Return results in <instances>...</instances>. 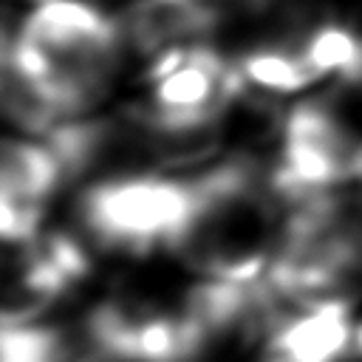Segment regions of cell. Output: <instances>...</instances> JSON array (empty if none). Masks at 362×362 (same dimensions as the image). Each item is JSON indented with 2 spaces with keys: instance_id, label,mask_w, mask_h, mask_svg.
Returning a JSON list of instances; mask_svg holds the SVG:
<instances>
[{
  "instance_id": "cell-1",
  "label": "cell",
  "mask_w": 362,
  "mask_h": 362,
  "mask_svg": "<svg viewBox=\"0 0 362 362\" xmlns=\"http://www.w3.org/2000/svg\"><path fill=\"white\" fill-rule=\"evenodd\" d=\"M124 51L122 25L90 0L40 3L3 37V57L28 74L62 119H82L113 93Z\"/></svg>"
},
{
  "instance_id": "cell-2",
  "label": "cell",
  "mask_w": 362,
  "mask_h": 362,
  "mask_svg": "<svg viewBox=\"0 0 362 362\" xmlns=\"http://www.w3.org/2000/svg\"><path fill=\"white\" fill-rule=\"evenodd\" d=\"M195 212V184L158 173H113L76 201L85 235L105 252L147 257L175 252Z\"/></svg>"
},
{
  "instance_id": "cell-3",
  "label": "cell",
  "mask_w": 362,
  "mask_h": 362,
  "mask_svg": "<svg viewBox=\"0 0 362 362\" xmlns=\"http://www.w3.org/2000/svg\"><path fill=\"white\" fill-rule=\"evenodd\" d=\"M362 181V136L334 102H297L283 122L277 156L269 161V187L283 209Z\"/></svg>"
},
{
  "instance_id": "cell-4",
  "label": "cell",
  "mask_w": 362,
  "mask_h": 362,
  "mask_svg": "<svg viewBox=\"0 0 362 362\" xmlns=\"http://www.w3.org/2000/svg\"><path fill=\"white\" fill-rule=\"evenodd\" d=\"M141 79L150 96L136 107L150 122L170 127L223 122L249 85L235 59L204 42L178 45L147 59Z\"/></svg>"
},
{
  "instance_id": "cell-5",
  "label": "cell",
  "mask_w": 362,
  "mask_h": 362,
  "mask_svg": "<svg viewBox=\"0 0 362 362\" xmlns=\"http://www.w3.org/2000/svg\"><path fill=\"white\" fill-rule=\"evenodd\" d=\"M90 274L88 249L68 232H40L6 269L3 322H31Z\"/></svg>"
},
{
  "instance_id": "cell-6",
  "label": "cell",
  "mask_w": 362,
  "mask_h": 362,
  "mask_svg": "<svg viewBox=\"0 0 362 362\" xmlns=\"http://www.w3.org/2000/svg\"><path fill=\"white\" fill-rule=\"evenodd\" d=\"M356 325L345 294L283 303L260 331L257 362H342L354 356Z\"/></svg>"
},
{
  "instance_id": "cell-7",
  "label": "cell",
  "mask_w": 362,
  "mask_h": 362,
  "mask_svg": "<svg viewBox=\"0 0 362 362\" xmlns=\"http://www.w3.org/2000/svg\"><path fill=\"white\" fill-rule=\"evenodd\" d=\"M65 184V173L45 141L6 139L0 158V235L20 246L40 235L51 195Z\"/></svg>"
},
{
  "instance_id": "cell-8",
  "label": "cell",
  "mask_w": 362,
  "mask_h": 362,
  "mask_svg": "<svg viewBox=\"0 0 362 362\" xmlns=\"http://www.w3.org/2000/svg\"><path fill=\"white\" fill-rule=\"evenodd\" d=\"M221 23V8L204 0H141L119 25L130 54L144 62L178 48L204 42Z\"/></svg>"
},
{
  "instance_id": "cell-9",
  "label": "cell",
  "mask_w": 362,
  "mask_h": 362,
  "mask_svg": "<svg viewBox=\"0 0 362 362\" xmlns=\"http://www.w3.org/2000/svg\"><path fill=\"white\" fill-rule=\"evenodd\" d=\"M246 82L252 88H260L266 93H297L322 76L314 71L303 51V40L291 42H266L257 48H249L238 59Z\"/></svg>"
},
{
  "instance_id": "cell-10",
  "label": "cell",
  "mask_w": 362,
  "mask_h": 362,
  "mask_svg": "<svg viewBox=\"0 0 362 362\" xmlns=\"http://www.w3.org/2000/svg\"><path fill=\"white\" fill-rule=\"evenodd\" d=\"M3 107H6V116L20 130L40 139H45L62 122H68L45 99V93L28 79V74H23L8 57H3Z\"/></svg>"
},
{
  "instance_id": "cell-11",
  "label": "cell",
  "mask_w": 362,
  "mask_h": 362,
  "mask_svg": "<svg viewBox=\"0 0 362 362\" xmlns=\"http://www.w3.org/2000/svg\"><path fill=\"white\" fill-rule=\"evenodd\" d=\"M0 362H71V348L57 328L40 325L37 320L3 322Z\"/></svg>"
},
{
  "instance_id": "cell-12",
  "label": "cell",
  "mask_w": 362,
  "mask_h": 362,
  "mask_svg": "<svg viewBox=\"0 0 362 362\" xmlns=\"http://www.w3.org/2000/svg\"><path fill=\"white\" fill-rule=\"evenodd\" d=\"M90 3H93L96 8H102L107 17H113L116 23H122V20H124L141 0H90Z\"/></svg>"
},
{
  "instance_id": "cell-13",
  "label": "cell",
  "mask_w": 362,
  "mask_h": 362,
  "mask_svg": "<svg viewBox=\"0 0 362 362\" xmlns=\"http://www.w3.org/2000/svg\"><path fill=\"white\" fill-rule=\"evenodd\" d=\"M31 3H37V6H40V3H51V0H31Z\"/></svg>"
}]
</instances>
